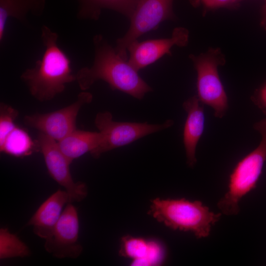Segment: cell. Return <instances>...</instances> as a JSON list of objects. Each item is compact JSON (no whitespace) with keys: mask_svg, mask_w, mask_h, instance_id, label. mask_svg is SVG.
Returning <instances> with one entry per match:
<instances>
[{"mask_svg":"<svg viewBox=\"0 0 266 266\" xmlns=\"http://www.w3.org/2000/svg\"><path fill=\"white\" fill-rule=\"evenodd\" d=\"M95 55L91 67L80 69L75 74L80 89L85 91L99 80L107 82L112 90H119L138 100L152 91L128 62L123 59L100 34L93 38Z\"/></svg>","mask_w":266,"mask_h":266,"instance_id":"6da1fadb","label":"cell"},{"mask_svg":"<svg viewBox=\"0 0 266 266\" xmlns=\"http://www.w3.org/2000/svg\"><path fill=\"white\" fill-rule=\"evenodd\" d=\"M41 38L45 50L35 66L22 74L21 78L31 95L40 102L50 101L65 89L66 85L76 81L70 60L57 44L58 34L46 26L41 28Z\"/></svg>","mask_w":266,"mask_h":266,"instance_id":"7a4b0ae2","label":"cell"},{"mask_svg":"<svg viewBox=\"0 0 266 266\" xmlns=\"http://www.w3.org/2000/svg\"><path fill=\"white\" fill-rule=\"evenodd\" d=\"M158 221L174 230L191 232L199 238L209 236L221 213H215L199 200L185 199L153 200L148 211Z\"/></svg>","mask_w":266,"mask_h":266,"instance_id":"3957f363","label":"cell"},{"mask_svg":"<svg viewBox=\"0 0 266 266\" xmlns=\"http://www.w3.org/2000/svg\"><path fill=\"white\" fill-rule=\"evenodd\" d=\"M254 128L262 136L258 146L240 160L230 175L228 191L217 206L226 215L239 212L241 199L256 187L266 160V118L256 123Z\"/></svg>","mask_w":266,"mask_h":266,"instance_id":"277c9868","label":"cell"},{"mask_svg":"<svg viewBox=\"0 0 266 266\" xmlns=\"http://www.w3.org/2000/svg\"><path fill=\"white\" fill-rule=\"evenodd\" d=\"M197 72L198 97L204 105L214 110L215 117L221 118L228 108V97L218 72L225 59L219 49L212 48L199 55H190Z\"/></svg>","mask_w":266,"mask_h":266,"instance_id":"5b68a950","label":"cell"},{"mask_svg":"<svg viewBox=\"0 0 266 266\" xmlns=\"http://www.w3.org/2000/svg\"><path fill=\"white\" fill-rule=\"evenodd\" d=\"M174 122L167 120L161 124L118 122L113 120L112 114L107 111L97 114L95 124L101 135L99 145L91 155L94 158L111 150L128 145L147 135L172 126Z\"/></svg>","mask_w":266,"mask_h":266,"instance_id":"8992f818","label":"cell"},{"mask_svg":"<svg viewBox=\"0 0 266 266\" xmlns=\"http://www.w3.org/2000/svg\"><path fill=\"white\" fill-rule=\"evenodd\" d=\"M173 0H140L132 17L130 26L125 35L116 41L115 50L128 61L127 48L131 43L144 34L156 29L159 24L175 18L173 12Z\"/></svg>","mask_w":266,"mask_h":266,"instance_id":"52a82bcc","label":"cell"},{"mask_svg":"<svg viewBox=\"0 0 266 266\" xmlns=\"http://www.w3.org/2000/svg\"><path fill=\"white\" fill-rule=\"evenodd\" d=\"M51 177L67 192L69 202H80L87 196L88 188L84 182H75L70 171L72 163L60 149L58 141L39 132L36 140Z\"/></svg>","mask_w":266,"mask_h":266,"instance_id":"ba28073f","label":"cell"},{"mask_svg":"<svg viewBox=\"0 0 266 266\" xmlns=\"http://www.w3.org/2000/svg\"><path fill=\"white\" fill-rule=\"evenodd\" d=\"M92 100V94L83 91L71 104L51 112L26 115L24 122L58 141L77 129L76 121L79 110Z\"/></svg>","mask_w":266,"mask_h":266,"instance_id":"9c48e42d","label":"cell"},{"mask_svg":"<svg viewBox=\"0 0 266 266\" xmlns=\"http://www.w3.org/2000/svg\"><path fill=\"white\" fill-rule=\"evenodd\" d=\"M79 230L77 209L69 202L52 233L45 239V250L56 258H77L83 251L78 242Z\"/></svg>","mask_w":266,"mask_h":266,"instance_id":"30bf717a","label":"cell"},{"mask_svg":"<svg viewBox=\"0 0 266 266\" xmlns=\"http://www.w3.org/2000/svg\"><path fill=\"white\" fill-rule=\"evenodd\" d=\"M188 31L177 28L168 38L151 39L138 42L136 40L127 48L130 56L127 61L136 71L154 63L165 54L171 55L170 49L174 45L184 46L188 41Z\"/></svg>","mask_w":266,"mask_h":266,"instance_id":"8fae6325","label":"cell"},{"mask_svg":"<svg viewBox=\"0 0 266 266\" xmlns=\"http://www.w3.org/2000/svg\"><path fill=\"white\" fill-rule=\"evenodd\" d=\"M69 202L65 190H58L38 208L27 223L33 233L44 240L48 237L59 221L66 205Z\"/></svg>","mask_w":266,"mask_h":266,"instance_id":"7c38bea8","label":"cell"},{"mask_svg":"<svg viewBox=\"0 0 266 266\" xmlns=\"http://www.w3.org/2000/svg\"><path fill=\"white\" fill-rule=\"evenodd\" d=\"M182 106L187 114L183 130V143L187 164L192 167L197 161L196 148L204 129L203 104L197 96H194L185 100Z\"/></svg>","mask_w":266,"mask_h":266,"instance_id":"4fadbf2b","label":"cell"},{"mask_svg":"<svg viewBox=\"0 0 266 266\" xmlns=\"http://www.w3.org/2000/svg\"><path fill=\"white\" fill-rule=\"evenodd\" d=\"M100 133L76 129L61 140L58 145L63 154L71 162L87 153H91L99 145Z\"/></svg>","mask_w":266,"mask_h":266,"instance_id":"5bb4252c","label":"cell"},{"mask_svg":"<svg viewBox=\"0 0 266 266\" xmlns=\"http://www.w3.org/2000/svg\"><path fill=\"white\" fill-rule=\"evenodd\" d=\"M45 0H0V42L5 35L6 25L10 18L25 22L26 15L31 12L40 15L45 7Z\"/></svg>","mask_w":266,"mask_h":266,"instance_id":"9a60e30c","label":"cell"},{"mask_svg":"<svg viewBox=\"0 0 266 266\" xmlns=\"http://www.w3.org/2000/svg\"><path fill=\"white\" fill-rule=\"evenodd\" d=\"M78 17L98 20L102 9H109L131 19L140 0H78Z\"/></svg>","mask_w":266,"mask_h":266,"instance_id":"2e32d148","label":"cell"},{"mask_svg":"<svg viewBox=\"0 0 266 266\" xmlns=\"http://www.w3.org/2000/svg\"><path fill=\"white\" fill-rule=\"evenodd\" d=\"M37 148L36 141H33L25 130L17 126L0 145V152L18 158L29 156Z\"/></svg>","mask_w":266,"mask_h":266,"instance_id":"e0dca14e","label":"cell"},{"mask_svg":"<svg viewBox=\"0 0 266 266\" xmlns=\"http://www.w3.org/2000/svg\"><path fill=\"white\" fill-rule=\"evenodd\" d=\"M31 251L28 246L7 228L0 229V259L29 257Z\"/></svg>","mask_w":266,"mask_h":266,"instance_id":"ac0fdd59","label":"cell"},{"mask_svg":"<svg viewBox=\"0 0 266 266\" xmlns=\"http://www.w3.org/2000/svg\"><path fill=\"white\" fill-rule=\"evenodd\" d=\"M150 247V240L139 237L125 236L122 238L119 254L131 258L133 266H140L146 258Z\"/></svg>","mask_w":266,"mask_h":266,"instance_id":"d6986e66","label":"cell"},{"mask_svg":"<svg viewBox=\"0 0 266 266\" xmlns=\"http://www.w3.org/2000/svg\"><path fill=\"white\" fill-rule=\"evenodd\" d=\"M17 110L4 103L0 104V145L8 134L16 127L15 120L18 117Z\"/></svg>","mask_w":266,"mask_h":266,"instance_id":"ffe728a7","label":"cell"},{"mask_svg":"<svg viewBox=\"0 0 266 266\" xmlns=\"http://www.w3.org/2000/svg\"><path fill=\"white\" fill-rule=\"evenodd\" d=\"M195 7L202 6L205 10H211L221 7L232 8L237 6L236 0H190Z\"/></svg>","mask_w":266,"mask_h":266,"instance_id":"44dd1931","label":"cell"},{"mask_svg":"<svg viewBox=\"0 0 266 266\" xmlns=\"http://www.w3.org/2000/svg\"><path fill=\"white\" fill-rule=\"evenodd\" d=\"M254 103L266 115V82L251 97Z\"/></svg>","mask_w":266,"mask_h":266,"instance_id":"7402d4cb","label":"cell"},{"mask_svg":"<svg viewBox=\"0 0 266 266\" xmlns=\"http://www.w3.org/2000/svg\"><path fill=\"white\" fill-rule=\"evenodd\" d=\"M264 13H265V18L266 19V2H265V4L264 5Z\"/></svg>","mask_w":266,"mask_h":266,"instance_id":"603a6c76","label":"cell"},{"mask_svg":"<svg viewBox=\"0 0 266 266\" xmlns=\"http://www.w3.org/2000/svg\"><path fill=\"white\" fill-rule=\"evenodd\" d=\"M243 0H236V2L237 5H238L240 2L243 1Z\"/></svg>","mask_w":266,"mask_h":266,"instance_id":"cb8c5ba5","label":"cell"}]
</instances>
